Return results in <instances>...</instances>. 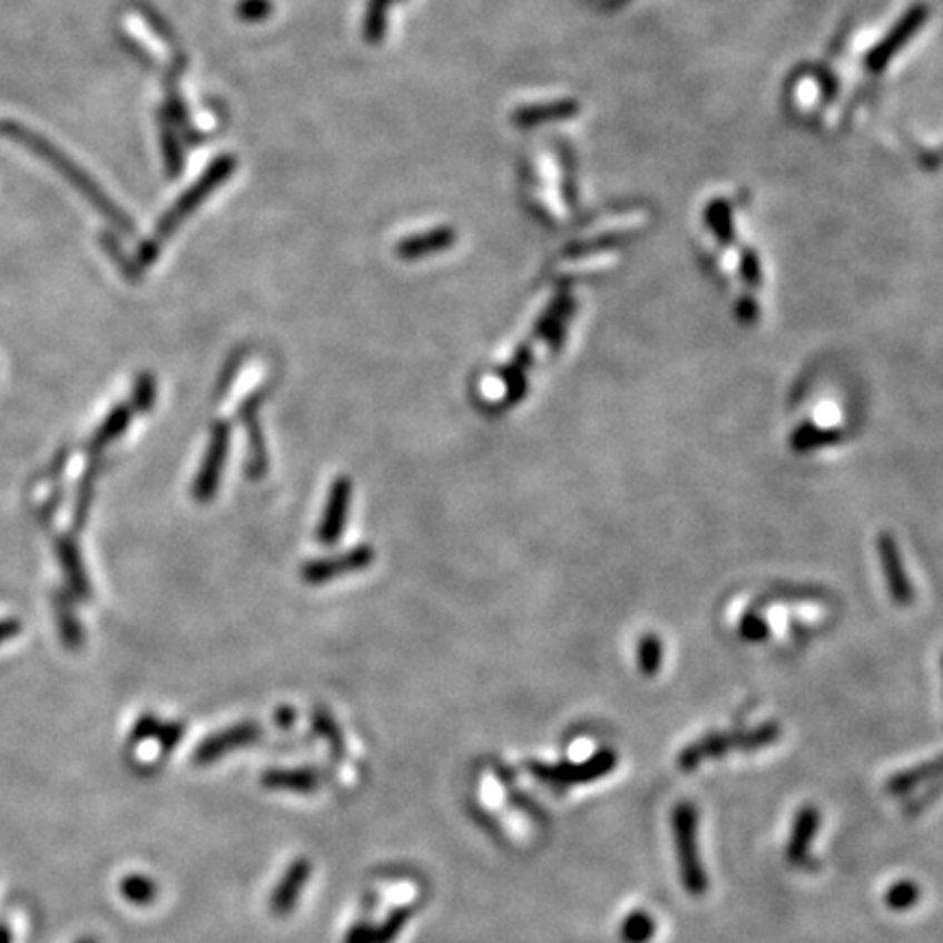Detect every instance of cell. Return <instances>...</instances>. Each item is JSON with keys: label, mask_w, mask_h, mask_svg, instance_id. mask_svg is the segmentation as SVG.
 Masks as SVG:
<instances>
[{"label": "cell", "mask_w": 943, "mask_h": 943, "mask_svg": "<svg viewBox=\"0 0 943 943\" xmlns=\"http://www.w3.org/2000/svg\"><path fill=\"white\" fill-rule=\"evenodd\" d=\"M232 168H234V158L232 156H223L219 158L217 163H215V167L210 168L204 177H202V181L195 186V188H190L181 199H179V204L168 213L167 217L163 219L160 223V227H158V236L160 238H165L168 236L179 222L188 215V213H193L206 197H208V193L215 188V186H219L225 177H229V173H232Z\"/></svg>", "instance_id": "cell-5"}, {"label": "cell", "mask_w": 943, "mask_h": 943, "mask_svg": "<svg viewBox=\"0 0 943 943\" xmlns=\"http://www.w3.org/2000/svg\"><path fill=\"white\" fill-rule=\"evenodd\" d=\"M311 723H313V729H315L322 738H326V740H328V745H331L334 756H336V758H341V756L345 754V740H343V734H341V729H338V725H336L333 717H331L326 710H313Z\"/></svg>", "instance_id": "cell-26"}, {"label": "cell", "mask_w": 943, "mask_h": 943, "mask_svg": "<svg viewBox=\"0 0 943 943\" xmlns=\"http://www.w3.org/2000/svg\"><path fill=\"white\" fill-rule=\"evenodd\" d=\"M0 943H13L11 931H9L7 924H0Z\"/></svg>", "instance_id": "cell-34"}, {"label": "cell", "mask_w": 943, "mask_h": 943, "mask_svg": "<svg viewBox=\"0 0 943 943\" xmlns=\"http://www.w3.org/2000/svg\"><path fill=\"white\" fill-rule=\"evenodd\" d=\"M269 13H272L269 0H240V4H238V16L243 20H263Z\"/></svg>", "instance_id": "cell-31"}, {"label": "cell", "mask_w": 943, "mask_h": 943, "mask_svg": "<svg viewBox=\"0 0 943 943\" xmlns=\"http://www.w3.org/2000/svg\"><path fill=\"white\" fill-rule=\"evenodd\" d=\"M662 662V645L658 638L647 636L640 640V649H638V665L645 675H656L660 670Z\"/></svg>", "instance_id": "cell-29"}, {"label": "cell", "mask_w": 943, "mask_h": 943, "mask_svg": "<svg viewBox=\"0 0 943 943\" xmlns=\"http://www.w3.org/2000/svg\"><path fill=\"white\" fill-rule=\"evenodd\" d=\"M352 502V481L347 477H338L331 488V494L326 500V509L317 529V540L324 547H334L345 529L347 509Z\"/></svg>", "instance_id": "cell-7"}, {"label": "cell", "mask_w": 943, "mask_h": 943, "mask_svg": "<svg viewBox=\"0 0 943 943\" xmlns=\"http://www.w3.org/2000/svg\"><path fill=\"white\" fill-rule=\"evenodd\" d=\"M297 719V715H295V710L293 708H288V706H284V708H279L276 710V725L282 727V729H288L293 723Z\"/></svg>", "instance_id": "cell-33"}, {"label": "cell", "mask_w": 943, "mask_h": 943, "mask_svg": "<svg viewBox=\"0 0 943 943\" xmlns=\"http://www.w3.org/2000/svg\"><path fill=\"white\" fill-rule=\"evenodd\" d=\"M53 606H56L57 625H59V636H61L63 647L68 651H77L84 642V633H81L79 620H77L72 606H70V597L66 592H59L53 599Z\"/></svg>", "instance_id": "cell-20"}, {"label": "cell", "mask_w": 943, "mask_h": 943, "mask_svg": "<svg viewBox=\"0 0 943 943\" xmlns=\"http://www.w3.org/2000/svg\"><path fill=\"white\" fill-rule=\"evenodd\" d=\"M261 738H263V729H261V725L256 721H243L236 723V725H229V727H225L222 731L204 738L197 745V749L193 754V763L197 767L213 765V763L222 760L227 754H232L236 749L256 745Z\"/></svg>", "instance_id": "cell-3"}, {"label": "cell", "mask_w": 943, "mask_h": 943, "mask_svg": "<svg viewBox=\"0 0 943 943\" xmlns=\"http://www.w3.org/2000/svg\"><path fill=\"white\" fill-rule=\"evenodd\" d=\"M77 943H99L95 937H81Z\"/></svg>", "instance_id": "cell-35"}, {"label": "cell", "mask_w": 943, "mask_h": 943, "mask_svg": "<svg viewBox=\"0 0 943 943\" xmlns=\"http://www.w3.org/2000/svg\"><path fill=\"white\" fill-rule=\"evenodd\" d=\"M779 738V725L777 723H763L756 729H749L743 734V749L745 752H756L763 747L774 745Z\"/></svg>", "instance_id": "cell-27"}, {"label": "cell", "mask_w": 943, "mask_h": 943, "mask_svg": "<svg viewBox=\"0 0 943 943\" xmlns=\"http://www.w3.org/2000/svg\"><path fill=\"white\" fill-rule=\"evenodd\" d=\"M456 240V232L450 227H440V229H431L426 234H415L411 238H404L397 243L395 254L404 261H415L429 254H438L444 252L448 247H452V243Z\"/></svg>", "instance_id": "cell-15"}, {"label": "cell", "mask_w": 943, "mask_h": 943, "mask_svg": "<svg viewBox=\"0 0 943 943\" xmlns=\"http://www.w3.org/2000/svg\"><path fill=\"white\" fill-rule=\"evenodd\" d=\"M261 784L269 790H286V793L308 795V793H315L320 788L322 774L313 767H297V769L272 767L261 776Z\"/></svg>", "instance_id": "cell-13"}, {"label": "cell", "mask_w": 943, "mask_h": 943, "mask_svg": "<svg viewBox=\"0 0 943 943\" xmlns=\"http://www.w3.org/2000/svg\"><path fill=\"white\" fill-rule=\"evenodd\" d=\"M670 822H672V838H675L681 885L692 897H701L708 891V874L699 852L697 808L690 802H679L672 808Z\"/></svg>", "instance_id": "cell-1"}, {"label": "cell", "mask_w": 943, "mask_h": 943, "mask_svg": "<svg viewBox=\"0 0 943 943\" xmlns=\"http://www.w3.org/2000/svg\"><path fill=\"white\" fill-rule=\"evenodd\" d=\"M97 472H99V461H97V456H92V461L86 468V474L79 483V492H77V500H75V511H72L75 531H81L86 527V520H88V513H90V502H92V494H95Z\"/></svg>", "instance_id": "cell-22"}, {"label": "cell", "mask_w": 943, "mask_h": 943, "mask_svg": "<svg viewBox=\"0 0 943 943\" xmlns=\"http://www.w3.org/2000/svg\"><path fill=\"white\" fill-rule=\"evenodd\" d=\"M372 561H374V549L372 547H356V549H352L343 556L324 557V559H315V561L304 563L302 577L311 586H322V583L338 579L341 574L365 570L367 566H372Z\"/></svg>", "instance_id": "cell-6"}, {"label": "cell", "mask_w": 943, "mask_h": 943, "mask_svg": "<svg viewBox=\"0 0 943 943\" xmlns=\"http://www.w3.org/2000/svg\"><path fill=\"white\" fill-rule=\"evenodd\" d=\"M618 765V756L613 749H601L595 756H590L583 763H559V765H547V763H527V772L542 784L563 790L570 786L588 784L595 779L610 776Z\"/></svg>", "instance_id": "cell-2"}, {"label": "cell", "mask_w": 943, "mask_h": 943, "mask_svg": "<svg viewBox=\"0 0 943 943\" xmlns=\"http://www.w3.org/2000/svg\"><path fill=\"white\" fill-rule=\"evenodd\" d=\"M920 900H922V888L913 881H900L891 885L885 893V904L891 911H897V913L911 911Z\"/></svg>", "instance_id": "cell-23"}, {"label": "cell", "mask_w": 943, "mask_h": 943, "mask_svg": "<svg viewBox=\"0 0 943 943\" xmlns=\"http://www.w3.org/2000/svg\"><path fill=\"white\" fill-rule=\"evenodd\" d=\"M56 549L72 597L88 601L92 597V588H90V581H88V574H86V568H84V561H81L75 540L70 536H61V538H57Z\"/></svg>", "instance_id": "cell-12"}, {"label": "cell", "mask_w": 943, "mask_h": 943, "mask_svg": "<svg viewBox=\"0 0 943 943\" xmlns=\"http://www.w3.org/2000/svg\"><path fill=\"white\" fill-rule=\"evenodd\" d=\"M411 917H413V906H397L381 924H367V922L354 924L347 931L343 943H393L404 931Z\"/></svg>", "instance_id": "cell-9"}, {"label": "cell", "mask_w": 943, "mask_h": 943, "mask_svg": "<svg viewBox=\"0 0 943 943\" xmlns=\"http://www.w3.org/2000/svg\"><path fill=\"white\" fill-rule=\"evenodd\" d=\"M734 747L743 749V734H708L699 738L697 743H692L690 747H686L679 754L677 765L681 772H695L701 763L710 758H721Z\"/></svg>", "instance_id": "cell-10"}, {"label": "cell", "mask_w": 943, "mask_h": 943, "mask_svg": "<svg viewBox=\"0 0 943 943\" xmlns=\"http://www.w3.org/2000/svg\"><path fill=\"white\" fill-rule=\"evenodd\" d=\"M131 418H134L131 404H122V402L116 404L111 409L110 415L104 420V424L95 431V435H92V440L88 444L90 456H99L101 450H106L108 445L114 444L129 429Z\"/></svg>", "instance_id": "cell-17"}, {"label": "cell", "mask_w": 943, "mask_h": 943, "mask_svg": "<svg viewBox=\"0 0 943 943\" xmlns=\"http://www.w3.org/2000/svg\"><path fill=\"white\" fill-rule=\"evenodd\" d=\"M658 931V924L651 913L633 911L622 920L620 940L625 943H649Z\"/></svg>", "instance_id": "cell-21"}, {"label": "cell", "mask_w": 943, "mask_h": 943, "mask_svg": "<svg viewBox=\"0 0 943 943\" xmlns=\"http://www.w3.org/2000/svg\"><path fill=\"white\" fill-rule=\"evenodd\" d=\"M574 110L577 108L572 104H551V106H544V108H527V110L515 111L513 120H515L518 127H533V125H540V122L551 120V118L570 116V114H574Z\"/></svg>", "instance_id": "cell-25"}, {"label": "cell", "mask_w": 943, "mask_h": 943, "mask_svg": "<svg viewBox=\"0 0 943 943\" xmlns=\"http://www.w3.org/2000/svg\"><path fill=\"white\" fill-rule=\"evenodd\" d=\"M819 822H822V815H819V811L815 806L799 808V813H797V817L793 822L790 838H788L786 849H784V856H786V861L790 865H804L806 863L811 843H813L815 834L819 831Z\"/></svg>", "instance_id": "cell-11"}, {"label": "cell", "mask_w": 943, "mask_h": 943, "mask_svg": "<svg viewBox=\"0 0 943 943\" xmlns=\"http://www.w3.org/2000/svg\"><path fill=\"white\" fill-rule=\"evenodd\" d=\"M261 397H263L261 393L254 395L240 409L243 422L247 424V431H249V452H252V459L247 463V477L252 481L265 477V470H267V450H265V440H263V429H261V422H258V415H256L258 404H261Z\"/></svg>", "instance_id": "cell-14"}, {"label": "cell", "mask_w": 943, "mask_h": 943, "mask_svg": "<svg viewBox=\"0 0 943 943\" xmlns=\"http://www.w3.org/2000/svg\"><path fill=\"white\" fill-rule=\"evenodd\" d=\"M878 547H881V557H883V566H885V572H887L888 588L893 592V599L897 603H908L911 601V586H908V581L904 577L902 559H900V553L895 549L893 538L883 536Z\"/></svg>", "instance_id": "cell-18"}, {"label": "cell", "mask_w": 943, "mask_h": 943, "mask_svg": "<svg viewBox=\"0 0 943 943\" xmlns=\"http://www.w3.org/2000/svg\"><path fill=\"white\" fill-rule=\"evenodd\" d=\"M229 435H232V426L227 422L219 420L213 426L210 444H208L206 456H204L202 468H199V474H197L195 485H193V497L199 502H208V500L215 499V494L219 490L223 465H225L227 450H229Z\"/></svg>", "instance_id": "cell-4"}, {"label": "cell", "mask_w": 943, "mask_h": 943, "mask_svg": "<svg viewBox=\"0 0 943 943\" xmlns=\"http://www.w3.org/2000/svg\"><path fill=\"white\" fill-rule=\"evenodd\" d=\"M942 776L943 756H940V758H935V760H931V763H924V765H917V767L906 769V772H902V774H895V776L891 777L887 782V793H891V795H904V793H908V790L917 788L920 784H924L926 779H933V777Z\"/></svg>", "instance_id": "cell-19"}, {"label": "cell", "mask_w": 943, "mask_h": 943, "mask_svg": "<svg viewBox=\"0 0 943 943\" xmlns=\"http://www.w3.org/2000/svg\"><path fill=\"white\" fill-rule=\"evenodd\" d=\"M311 872H313V867H311V863L306 858H297V861H293L288 865V870L279 878L278 885H276L274 893H272V900H269V906H272V913L274 915L286 917V915H291L295 911V904L302 897V891H304L308 878H311Z\"/></svg>", "instance_id": "cell-8"}, {"label": "cell", "mask_w": 943, "mask_h": 943, "mask_svg": "<svg viewBox=\"0 0 943 943\" xmlns=\"http://www.w3.org/2000/svg\"><path fill=\"white\" fill-rule=\"evenodd\" d=\"M18 633H20V622H18V620H11V618L0 620V642H4V640H9V638H13V636H18Z\"/></svg>", "instance_id": "cell-32"}, {"label": "cell", "mask_w": 943, "mask_h": 943, "mask_svg": "<svg viewBox=\"0 0 943 943\" xmlns=\"http://www.w3.org/2000/svg\"><path fill=\"white\" fill-rule=\"evenodd\" d=\"M120 893L127 902L145 906V904H151L156 900L158 891H156V885H154L151 878L140 876V874H131V876L120 881Z\"/></svg>", "instance_id": "cell-24"}, {"label": "cell", "mask_w": 943, "mask_h": 943, "mask_svg": "<svg viewBox=\"0 0 943 943\" xmlns=\"http://www.w3.org/2000/svg\"><path fill=\"white\" fill-rule=\"evenodd\" d=\"M389 0H372L370 13H367V27H365V38L370 42H379L383 36V27H385V11H387Z\"/></svg>", "instance_id": "cell-30"}, {"label": "cell", "mask_w": 943, "mask_h": 943, "mask_svg": "<svg viewBox=\"0 0 943 943\" xmlns=\"http://www.w3.org/2000/svg\"><path fill=\"white\" fill-rule=\"evenodd\" d=\"M181 738H184V725L181 723L160 721L154 715H143L131 729L134 743L158 740L163 752H170L173 747H177L181 743Z\"/></svg>", "instance_id": "cell-16"}, {"label": "cell", "mask_w": 943, "mask_h": 943, "mask_svg": "<svg viewBox=\"0 0 943 943\" xmlns=\"http://www.w3.org/2000/svg\"><path fill=\"white\" fill-rule=\"evenodd\" d=\"M154 402H156V381L151 374H140L131 391V409L138 413H147L151 411Z\"/></svg>", "instance_id": "cell-28"}]
</instances>
